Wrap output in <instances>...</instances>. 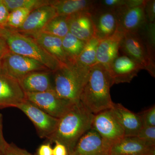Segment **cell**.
<instances>
[{
  "instance_id": "cell-1",
  "label": "cell",
  "mask_w": 155,
  "mask_h": 155,
  "mask_svg": "<svg viewBox=\"0 0 155 155\" xmlns=\"http://www.w3.org/2000/svg\"><path fill=\"white\" fill-rule=\"evenodd\" d=\"M94 116L80 102L75 104L59 119L55 130L45 143H62L70 155L78 140L91 129Z\"/></svg>"
},
{
  "instance_id": "cell-2",
  "label": "cell",
  "mask_w": 155,
  "mask_h": 155,
  "mask_svg": "<svg viewBox=\"0 0 155 155\" xmlns=\"http://www.w3.org/2000/svg\"><path fill=\"white\" fill-rule=\"evenodd\" d=\"M113 85L107 69L100 64H95L90 69L80 94V102L94 115L111 109L114 103L110 94Z\"/></svg>"
},
{
  "instance_id": "cell-3",
  "label": "cell",
  "mask_w": 155,
  "mask_h": 155,
  "mask_svg": "<svg viewBox=\"0 0 155 155\" xmlns=\"http://www.w3.org/2000/svg\"><path fill=\"white\" fill-rule=\"evenodd\" d=\"M0 37L3 39L9 51L34 59L40 62L52 72L63 65L51 56L33 38L8 26L0 27Z\"/></svg>"
},
{
  "instance_id": "cell-4",
  "label": "cell",
  "mask_w": 155,
  "mask_h": 155,
  "mask_svg": "<svg viewBox=\"0 0 155 155\" xmlns=\"http://www.w3.org/2000/svg\"><path fill=\"white\" fill-rule=\"evenodd\" d=\"M89 70L81 68L75 63L63 64L53 72L54 91L58 96L73 104L80 103V94Z\"/></svg>"
},
{
  "instance_id": "cell-5",
  "label": "cell",
  "mask_w": 155,
  "mask_h": 155,
  "mask_svg": "<svg viewBox=\"0 0 155 155\" xmlns=\"http://www.w3.org/2000/svg\"><path fill=\"white\" fill-rule=\"evenodd\" d=\"M120 50L141 65L150 75L155 77V63L152 60L146 46L138 32H124Z\"/></svg>"
},
{
  "instance_id": "cell-6",
  "label": "cell",
  "mask_w": 155,
  "mask_h": 155,
  "mask_svg": "<svg viewBox=\"0 0 155 155\" xmlns=\"http://www.w3.org/2000/svg\"><path fill=\"white\" fill-rule=\"evenodd\" d=\"M2 69L17 80L31 72L50 71L40 62L9 51L3 55Z\"/></svg>"
},
{
  "instance_id": "cell-7",
  "label": "cell",
  "mask_w": 155,
  "mask_h": 155,
  "mask_svg": "<svg viewBox=\"0 0 155 155\" xmlns=\"http://www.w3.org/2000/svg\"><path fill=\"white\" fill-rule=\"evenodd\" d=\"M30 102L50 116L60 119L75 104L58 96L54 91L41 93H25Z\"/></svg>"
},
{
  "instance_id": "cell-8",
  "label": "cell",
  "mask_w": 155,
  "mask_h": 155,
  "mask_svg": "<svg viewBox=\"0 0 155 155\" xmlns=\"http://www.w3.org/2000/svg\"><path fill=\"white\" fill-rule=\"evenodd\" d=\"M16 108L22 111L30 119L41 138L46 139L55 130L59 119L50 116L30 102L25 100Z\"/></svg>"
},
{
  "instance_id": "cell-9",
  "label": "cell",
  "mask_w": 155,
  "mask_h": 155,
  "mask_svg": "<svg viewBox=\"0 0 155 155\" xmlns=\"http://www.w3.org/2000/svg\"><path fill=\"white\" fill-rule=\"evenodd\" d=\"M91 129L95 130L106 141L113 145L125 136L124 130L110 109L94 115Z\"/></svg>"
},
{
  "instance_id": "cell-10",
  "label": "cell",
  "mask_w": 155,
  "mask_h": 155,
  "mask_svg": "<svg viewBox=\"0 0 155 155\" xmlns=\"http://www.w3.org/2000/svg\"><path fill=\"white\" fill-rule=\"evenodd\" d=\"M144 3L135 7L124 6L115 11L120 30L123 32H138L144 28L148 22Z\"/></svg>"
},
{
  "instance_id": "cell-11",
  "label": "cell",
  "mask_w": 155,
  "mask_h": 155,
  "mask_svg": "<svg viewBox=\"0 0 155 155\" xmlns=\"http://www.w3.org/2000/svg\"><path fill=\"white\" fill-rule=\"evenodd\" d=\"M143 68L128 56L118 55L107 69L112 84L130 83Z\"/></svg>"
},
{
  "instance_id": "cell-12",
  "label": "cell",
  "mask_w": 155,
  "mask_h": 155,
  "mask_svg": "<svg viewBox=\"0 0 155 155\" xmlns=\"http://www.w3.org/2000/svg\"><path fill=\"white\" fill-rule=\"evenodd\" d=\"M26 100L19 81L0 69V109L16 107Z\"/></svg>"
},
{
  "instance_id": "cell-13",
  "label": "cell",
  "mask_w": 155,
  "mask_h": 155,
  "mask_svg": "<svg viewBox=\"0 0 155 155\" xmlns=\"http://www.w3.org/2000/svg\"><path fill=\"white\" fill-rule=\"evenodd\" d=\"M112 146L91 129L78 140L70 155H112Z\"/></svg>"
},
{
  "instance_id": "cell-14",
  "label": "cell",
  "mask_w": 155,
  "mask_h": 155,
  "mask_svg": "<svg viewBox=\"0 0 155 155\" xmlns=\"http://www.w3.org/2000/svg\"><path fill=\"white\" fill-rule=\"evenodd\" d=\"M94 29V36L100 40L114 35L118 28L115 11L94 6L89 12Z\"/></svg>"
},
{
  "instance_id": "cell-15",
  "label": "cell",
  "mask_w": 155,
  "mask_h": 155,
  "mask_svg": "<svg viewBox=\"0 0 155 155\" xmlns=\"http://www.w3.org/2000/svg\"><path fill=\"white\" fill-rule=\"evenodd\" d=\"M123 35L124 32L118 28L114 35L100 41L97 49L96 64H100L107 70L112 62L119 55Z\"/></svg>"
},
{
  "instance_id": "cell-16",
  "label": "cell",
  "mask_w": 155,
  "mask_h": 155,
  "mask_svg": "<svg viewBox=\"0 0 155 155\" xmlns=\"http://www.w3.org/2000/svg\"><path fill=\"white\" fill-rule=\"evenodd\" d=\"M58 16L56 9L51 5L42 6L31 11L22 26L14 30L24 34L41 31L49 21Z\"/></svg>"
},
{
  "instance_id": "cell-17",
  "label": "cell",
  "mask_w": 155,
  "mask_h": 155,
  "mask_svg": "<svg viewBox=\"0 0 155 155\" xmlns=\"http://www.w3.org/2000/svg\"><path fill=\"white\" fill-rule=\"evenodd\" d=\"M110 109L121 125L125 136H136L143 127L140 116L120 104L114 103Z\"/></svg>"
},
{
  "instance_id": "cell-18",
  "label": "cell",
  "mask_w": 155,
  "mask_h": 155,
  "mask_svg": "<svg viewBox=\"0 0 155 155\" xmlns=\"http://www.w3.org/2000/svg\"><path fill=\"white\" fill-rule=\"evenodd\" d=\"M18 81L25 93L54 91L53 72L49 70L31 72Z\"/></svg>"
},
{
  "instance_id": "cell-19",
  "label": "cell",
  "mask_w": 155,
  "mask_h": 155,
  "mask_svg": "<svg viewBox=\"0 0 155 155\" xmlns=\"http://www.w3.org/2000/svg\"><path fill=\"white\" fill-rule=\"evenodd\" d=\"M150 145L136 136H125L114 143L112 155H147L155 150Z\"/></svg>"
},
{
  "instance_id": "cell-20",
  "label": "cell",
  "mask_w": 155,
  "mask_h": 155,
  "mask_svg": "<svg viewBox=\"0 0 155 155\" xmlns=\"http://www.w3.org/2000/svg\"><path fill=\"white\" fill-rule=\"evenodd\" d=\"M23 34L33 38L49 54L63 64H70L62 46V38L39 31Z\"/></svg>"
},
{
  "instance_id": "cell-21",
  "label": "cell",
  "mask_w": 155,
  "mask_h": 155,
  "mask_svg": "<svg viewBox=\"0 0 155 155\" xmlns=\"http://www.w3.org/2000/svg\"><path fill=\"white\" fill-rule=\"evenodd\" d=\"M67 17L69 32L82 41L87 42L94 36V29L91 15L81 12Z\"/></svg>"
},
{
  "instance_id": "cell-22",
  "label": "cell",
  "mask_w": 155,
  "mask_h": 155,
  "mask_svg": "<svg viewBox=\"0 0 155 155\" xmlns=\"http://www.w3.org/2000/svg\"><path fill=\"white\" fill-rule=\"evenodd\" d=\"M96 1L91 0H56L51 1L50 5L56 9L58 16H68L81 13H89Z\"/></svg>"
},
{
  "instance_id": "cell-23",
  "label": "cell",
  "mask_w": 155,
  "mask_h": 155,
  "mask_svg": "<svg viewBox=\"0 0 155 155\" xmlns=\"http://www.w3.org/2000/svg\"><path fill=\"white\" fill-rule=\"evenodd\" d=\"M100 40L94 36L86 42L75 63L81 68L88 69L96 64L97 49Z\"/></svg>"
},
{
  "instance_id": "cell-24",
  "label": "cell",
  "mask_w": 155,
  "mask_h": 155,
  "mask_svg": "<svg viewBox=\"0 0 155 155\" xmlns=\"http://www.w3.org/2000/svg\"><path fill=\"white\" fill-rule=\"evenodd\" d=\"M63 49L70 64L75 63L86 42L81 40L69 32L62 39Z\"/></svg>"
},
{
  "instance_id": "cell-25",
  "label": "cell",
  "mask_w": 155,
  "mask_h": 155,
  "mask_svg": "<svg viewBox=\"0 0 155 155\" xmlns=\"http://www.w3.org/2000/svg\"><path fill=\"white\" fill-rule=\"evenodd\" d=\"M41 31L61 38H64L69 32L67 17L58 16L54 17Z\"/></svg>"
},
{
  "instance_id": "cell-26",
  "label": "cell",
  "mask_w": 155,
  "mask_h": 155,
  "mask_svg": "<svg viewBox=\"0 0 155 155\" xmlns=\"http://www.w3.org/2000/svg\"><path fill=\"white\" fill-rule=\"evenodd\" d=\"M9 13L15 9L25 8L31 11L39 7L50 5L51 1L47 0H2Z\"/></svg>"
},
{
  "instance_id": "cell-27",
  "label": "cell",
  "mask_w": 155,
  "mask_h": 155,
  "mask_svg": "<svg viewBox=\"0 0 155 155\" xmlns=\"http://www.w3.org/2000/svg\"><path fill=\"white\" fill-rule=\"evenodd\" d=\"M155 23H147L145 26L138 33L146 46L152 60L155 62Z\"/></svg>"
},
{
  "instance_id": "cell-28",
  "label": "cell",
  "mask_w": 155,
  "mask_h": 155,
  "mask_svg": "<svg viewBox=\"0 0 155 155\" xmlns=\"http://www.w3.org/2000/svg\"><path fill=\"white\" fill-rule=\"evenodd\" d=\"M29 9L18 8L9 13L7 26L14 29L20 28L31 12Z\"/></svg>"
},
{
  "instance_id": "cell-29",
  "label": "cell",
  "mask_w": 155,
  "mask_h": 155,
  "mask_svg": "<svg viewBox=\"0 0 155 155\" xmlns=\"http://www.w3.org/2000/svg\"><path fill=\"white\" fill-rule=\"evenodd\" d=\"M143 127H155V106L138 113Z\"/></svg>"
},
{
  "instance_id": "cell-30",
  "label": "cell",
  "mask_w": 155,
  "mask_h": 155,
  "mask_svg": "<svg viewBox=\"0 0 155 155\" xmlns=\"http://www.w3.org/2000/svg\"><path fill=\"white\" fill-rule=\"evenodd\" d=\"M97 5L104 8L116 11L124 6L129 5V0H102L96 1Z\"/></svg>"
},
{
  "instance_id": "cell-31",
  "label": "cell",
  "mask_w": 155,
  "mask_h": 155,
  "mask_svg": "<svg viewBox=\"0 0 155 155\" xmlns=\"http://www.w3.org/2000/svg\"><path fill=\"white\" fill-rule=\"evenodd\" d=\"M136 137L150 145L155 147V127H143Z\"/></svg>"
},
{
  "instance_id": "cell-32",
  "label": "cell",
  "mask_w": 155,
  "mask_h": 155,
  "mask_svg": "<svg viewBox=\"0 0 155 155\" xmlns=\"http://www.w3.org/2000/svg\"><path fill=\"white\" fill-rule=\"evenodd\" d=\"M144 11L148 22L150 23H155V0H145L144 3Z\"/></svg>"
},
{
  "instance_id": "cell-33",
  "label": "cell",
  "mask_w": 155,
  "mask_h": 155,
  "mask_svg": "<svg viewBox=\"0 0 155 155\" xmlns=\"http://www.w3.org/2000/svg\"><path fill=\"white\" fill-rule=\"evenodd\" d=\"M4 155H33L13 143H9Z\"/></svg>"
},
{
  "instance_id": "cell-34",
  "label": "cell",
  "mask_w": 155,
  "mask_h": 155,
  "mask_svg": "<svg viewBox=\"0 0 155 155\" xmlns=\"http://www.w3.org/2000/svg\"><path fill=\"white\" fill-rule=\"evenodd\" d=\"M9 13L2 0H0V26L1 27L7 26Z\"/></svg>"
},
{
  "instance_id": "cell-35",
  "label": "cell",
  "mask_w": 155,
  "mask_h": 155,
  "mask_svg": "<svg viewBox=\"0 0 155 155\" xmlns=\"http://www.w3.org/2000/svg\"><path fill=\"white\" fill-rule=\"evenodd\" d=\"M3 117L0 113V155H4L9 143L6 141L3 134Z\"/></svg>"
},
{
  "instance_id": "cell-36",
  "label": "cell",
  "mask_w": 155,
  "mask_h": 155,
  "mask_svg": "<svg viewBox=\"0 0 155 155\" xmlns=\"http://www.w3.org/2000/svg\"><path fill=\"white\" fill-rule=\"evenodd\" d=\"M37 155H52L53 148L51 144L45 143L39 147Z\"/></svg>"
},
{
  "instance_id": "cell-37",
  "label": "cell",
  "mask_w": 155,
  "mask_h": 155,
  "mask_svg": "<svg viewBox=\"0 0 155 155\" xmlns=\"http://www.w3.org/2000/svg\"><path fill=\"white\" fill-rule=\"evenodd\" d=\"M55 145L53 149L52 155H69L66 147L60 143L56 142Z\"/></svg>"
},
{
  "instance_id": "cell-38",
  "label": "cell",
  "mask_w": 155,
  "mask_h": 155,
  "mask_svg": "<svg viewBox=\"0 0 155 155\" xmlns=\"http://www.w3.org/2000/svg\"><path fill=\"white\" fill-rule=\"evenodd\" d=\"M9 51L5 42L0 37V55H3Z\"/></svg>"
},
{
  "instance_id": "cell-39",
  "label": "cell",
  "mask_w": 155,
  "mask_h": 155,
  "mask_svg": "<svg viewBox=\"0 0 155 155\" xmlns=\"http://www.w3.org/2000/svg\"><path fill=\"white\" fill-rule=\"evenodd\" d=\"M3 55H0V69H2V58Z\"/></svg>"
},
{
  "instance_id": "cell-40",
  "label": "cell",
  "mask_w": 155,
  "mask_h": 155,
  "mask_svg": "<svg viewBox=\"0 0 155 155\" xmlns=\"http://www.w3.org/2000/svg\"><path fill=\"white\" fill-rule=\"evenodd\" d=\"M147 155H155V150Z\"/></svg>"
},
{
  "instance_id": "cell-41",
  "label": "cell",
  "mask_w": 155,
  "mask_h": 155,
  "mask_svg": "<svg viewBox=\"0 0 155 155\" xmlns=\"http://www.w3.org/2000/svg\"><path fill=\"white\" fill-rule=\"evenodd\" d=\"M37 155L36 154H35V155Z\"/></svg>"
},
{
  "instance_id": "cell-42",
  "label": "cell",
  "mask_w": 155,
  "mask_h": 155,
  "mask_svg": "<svg viewBox=\"0 0 155 155\" xmlns=\"http://www.w3.org/2000/svg\"><path fill=\"white\" fill-rule=\"evenodd\" d=\"M0 27H1V26H0Z\"/></svg>"
}]
</instances>
